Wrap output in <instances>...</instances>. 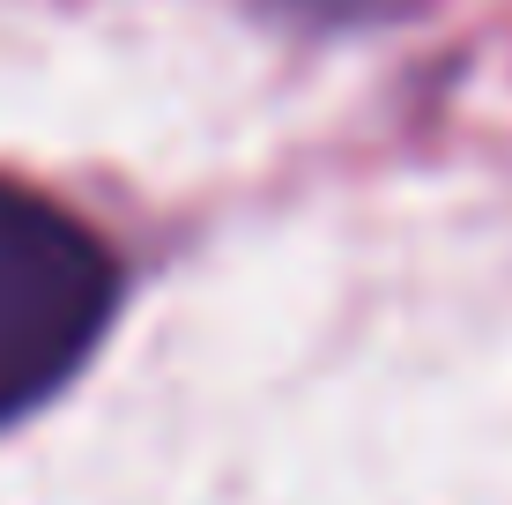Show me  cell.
I'll list each match as a JSON object with an SVG mask.
<instances>
[{"label":"cell","mask_w":512,"mask_h":505,"mask_svg":"<svg viewBox=\"0 0 512 505\" xmlns=\"http://www.w3.org/2000/svg\"><path fill=\"white\" fill-rule=\"evenodd\" d=\"M119 312V253L75 208L0 179V424L60 394Z\"/></svg>","instance_id":"obj_1"}]
</instances>
